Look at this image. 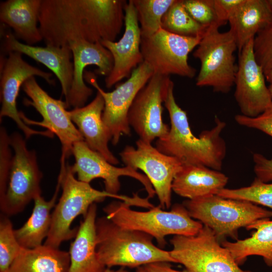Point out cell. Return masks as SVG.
I'll return each instance as SVG.
<instances>
[{"label": "cell", "mask_w": 272, "mask_h": 272, "mask_svg": "<svg viewBox=\"0 0 272 272\" xmlns=\"http://www.w3.org/2000/svg\"><path fill=\"white\" fill-rule=\"evenodd\" d=\"M22 88L31 99H25L24 104L33 107L41 115L42 120L30 119L19 111L21 118L27 125L41 126L56 135L61 144V158L67 159L72 155L74 144L84 141V139L71 119L65 101L51 97L40 86L34 77L27 80Z\"/></svg>", "instance_id": "13"}, {"label": "cell", "mask_w": 272, "mask_h": 272, "mask_svg": "<svg viewBox=\"0 0 272 272\" xmlns=\"http://www.w3.org/2000/svg\"><path fill=\"white\" fill-rule=\"evenodd\" d=\"M182 205L189 216L210 228L220 243L238 239V230L263 219H270L272 211L252 202L217 194L186 199Z\"/></svg>", "instance_id": "6"}, {"label": "cell", "mask_w": 272, "mask_h": 272, "mask_svg": "<svg viewBox=\"0 0 272 272\" xmlns=\"http://www.w3.org/2000/svg\"><path fill=\"white\" fill-rule=\"evenodd\" d=\"M170 76L154 74L147 84L140 91L131 105L127 120L139 137L149 143L166 136L170 127L162 117L164 103L169 83Z\"/></svg>", "instance_id": "15"}, {"label": "cell", "mask_w": 272, "mask_h": 272, "mask_svg": "<svg viewBox=\"0 0 272 272\" xmlns=\"http://www.w3.org/2000/svg\"><path fill=\"white\" fill-rule=\"evenodd\" d=\"M97 253L105 267L138 268L156 262L175 263L170 251L157 246L144 232L121 228L106 216L96 221Z\"/></svg>", "instance_id": "4"}, {"label": "cell", "mask_w": 272, "mask_h": 272, "mask_svg": "<svg viewBox=\"0 0 272 272\" xmlns=\"http://www.w3.org/2000/svg\"><path fill=\"white\" fill-rule=\"evenodd\" d=\"M175 0H131L137 13L142 37H149L161 28L162 18Z\"/></svg>", "instance_id": "30"}, {"label": "cell", "mask_w": 272, "mask_h": 272, "mask_svg": "<svg viewBox=\"0 0 272 272\" xmlns=\"http://www.w3.org/2000/svg\"><path fill=\"white\" fill-rule=\"evenodd\" d=\"M103 272H129V271L125 269V267H120L119 269L117 270H113V269H110V268L107 267Z\"/></svg>", "instance_id": "39"}, {"label": "cell", "mask_w": 272, "mask_h": 272, "mask_svg": "<svg viewBox=\"0 0 272 272\" xmlns=\"http://www.w3.org/2000/svg\"><path fill=\"white\" fill-rule=\"evenodd\" d=\"M97 210L96 203H93L80 222L75 240L70 245L69 272H103L106 268L97 253Z\"/></svg>", "instance_id": "23"}, {"label": "cell", "mask_w": 272, "mask_h": 272, "mask_svg": "<svg viewBox=\"0 0 272 272\" xmlns=\"http://www.w3.org/2000/svg\"><path fill=\"white\" fill-rule=\"evenodd\" d=\"M154 75L152 69L145 62L140 64L124 82L118 85L111 92L104 91L97 81L96 75L85 71L84 78L102 96L104 109L102 119L110 131L112 144L116 145L123 135H130L127 120L129 108L140 91Z\"/></svg>", "instance_id": "11"}, {"label": "cell", "mask_w": 272, "mask_h": 272, "mask_svg": "<svg viewBox=\"0 0 272 272\" xmlns=\"http://www.w3.org/2000/svg\"><path fill=\"white\" fill-rule=\"evenodd\" d=\"M119 155L125 166L144 172L158 197L159 206L163 210L169 209L171 206L172 182L183 163L141 139L136 141V148L126 146Z\"/></svg>", "instance_id": "12"}, {"label": "cell", "mask_w": 272, "mask_h": 272, "mask_svg": "<svg viewBox=\"0 0 272 272\" xmlns=\"http://www.w3.org/2000/svg\"><path fill=\"white\" fill-rule=\"evenodd\" d=\"M228 179L221 171L203 165L183 164L173 179L172 189L180 196L193 199L217 194L225 188Z\"/></svg>", "instance_id": "22"}, {"label": "cell", "mask_w": 272, "mask_h": 272, "mask_svg": "<svg viewBox=\"0 0 272 272\" xmlns=\"http://www.w3.org/2000/svg\"><path fill=\"white\" fill-rule=\"evenodd\" d=\"M124 32L117 42L102 41L101 43L111 53L114 64L105 78L106 87L111 88L124 78H129L144 62L141 50V32L134 6L129 0L125 7Z\"/></svg>", "instance_id": "18"}, {"label": "cell", "mask_w": 272, "mask_h": 272, "mask_svg": "<svg viewBox=\"0 0 272 272\" xmlns=\"http://www.w3.org/2000/svg\"><path fill=\"white\" fill-rule=\"evenodd\" d=\"M2 50L6 53L18 52L42 63L56 76L61 85V93L66 102L73 82V53L69 45L61 47L34 46L20 42L11 31L2 33Z\"/></svg>", "instance_id": "20"}, {"label": "cell", "mask_w": 272, "mask_h": 272, "mask_svg": "<svg viewBox=\"0 0 272 272\" xmlns=\"http://www.w3.org/2000/svg\"><path fill=\"white\" fill-rule=\"evenodd\" d=\"M69 252L44 244L23 248L8 270L3 272H69Z\"/></svg>", "instance_id": "28"}, {"label": "cell", "mask_w": 272, "mask_h": 272, "mask_svg": "<svg viewBox=\"0 0 272 272\" xmlns=\"http://www.w3.org/2000/svg\"><path fill=\"white\" fill-rule=\"evenodd\" d=\"M244 0H214L218 21L221 26L226 24Z\"/></svg>", "instance_id": "36"}, {"label": "cell", "mask_w": 272, "mask_h": 272, "mask_svg": "<svg viewBox=\"0 0 272 272\" xmlns=\"http://www.w3.org/2000/svg\"><path fill=\"white\" fill-rule=\"evenodd\" d=\"M253 170L256 178L264 182L272 181V159L259 153L253 155Z\"/></svg>", "instance_id": "37"}, {"label": "cell", "mask_w": 272, "mask_h": 272, "mask_svg": "<svg viewBox=\"0 0 272 272\" xmlns=\"http://www.w3.org/2000/svg\"><path fill=\"white\" fill-rule=\"evenodd\" d=\"M247 230H255L251 236L234 242L225 240L221 244L231 253L236 262L241 265L249 256L262 257L265 264L272 267V220L257 221L248 226Z\"/></svg>", "instance_id": "27"}, {"label": "cell", "mask_w": 272, "mask_h": 272, "mask_svg": "<svg viewBox=\"0 0 272 272\" xmlns=\"http://www.w3.org/2000/svg\"><path fill=\"white\" fill-rule=\"evenodd\" d=\"M74 175L66 161L60 159L58 178L60 181L62 193L52 212L50 231L43 244L45 245L59 248L63 242L75 238L78 228H71L74 220L80 215L85 217L93 203L102 201L107 197L124 201L131 207L150 209L155 206L147 196L141 197L138 193L128 196L99 190L90 183L76 179Z\"/></svg>", "instance_id": "3"}, {"label": "cell", "mask_w": 272, "mask_h": 272, "mask_svg": "<svg viewBox=\"0 0 272 272\" xmlns=\"http://www.w3.org/2000/svg\"><path fill=\"white\" fill-rule=\"evenodd\" d=\"M265 79L266 81L272 84V69L264 74Z\"/></svg>", "instance_id": "40"}, {"label": "cell", "mask_w": 272, "mask_h": 272, "mask_svg": "<svg viewBox=\"0 0 272 272\" xmlns=\"http://www.w3.org/2000/svg\"><path fill=\"white\" fill-rule=\"evenodd\" d=\"M125 0H41L39 28L46 45L72 41H115L125 18Z\"/></svg>", "instance_id": "1"}, {"label": "cell", "mask_w": 272, "mask_h": 272, "mask_svg": "<svg viewBox=\"0 0 272 272\" xmlns=\"http://www.w3.org/2000/svg\"><path fill=\"white\" fill-rule=\"evenodd\" d=\"M268 6L272 11V0H267Z\"/></svg>", "instance_id": "42"}, {"label": "cell", "mask_w": 272, "mask_h": 272, "mask_svg": "<svg viewBox=\"0 0 272 272\" xmlns=\"http://www.w3.org/2000/svg\"><path fill=\"white\" fill-rule=\"evenodd\" d=\"M41 0H7L0 4V20L14 35L32 45L43 40L37 26Z\"/></svg>", "instance_id": "24"}, {"label": "cell", "mask_w": 272, "mask_h": 272, "mask_svg": "<svg viewBox=\"0 0 272 272\" xmlns=\"http://www.w3.org/2000/svg\"><path fill=\"white\" fill-rule=\"evenodd\" d=\"M13 151L7 177L0 181V209L6 216L22 212L28 203L41 195L43 174L34 150L28 149L26 139L18 132L10 135Z\"/></svg>", "instance_id": "7"}, {"label": "cell", "mask_w": 272, "mask_h": 272, "mask_svg": "<svg viewBox=\"0 0 272 272\" xmlns=\"http://www.w3.org/2000/svg\"><path fill=\"white\" fill-rule=\"evenodd\" d=\"M170 262H156L145 265L147 272H188L185 269L183 270L175 269L172 267Z\"/></svg>", "instance_id": "38"}, {"label": "cell", "mask_w": 272, "mask_h": 272, "mask_svg": "<svg viewBox=\"0 0 272 272\" xmlns=\"http://www.w3.org/2000/svg\"><path fill=\"white\" fill-rule=\"evenodd\" d=\"M170 242L171 256L188 272H253L241 269L205 225L194 236L174 235Z\"/></svg>", "instance_id": "9"}, {"label": "cell", "mask_w": 272, "mask_h": 272, "mask_svg": "<svg viewBox=\"0 0 272 272\" xmlns=\"http://www.w3.org/2000/svg\"><path fill=\"white\" fill-rule=\"evenodd\" d=\"M23 248L16 238L11 220L3 214L0 220V272L8 270Z\"/></svg>", "instance_id": "32"}, {"label": "cell", "mask_w": 272, "mask_h": 272, "mask_svg": "<svg viewBox=\"0 0 272 272\" xmlns=\"http://www.w3.org/2000/svg\"><path fill=\"white\" fill-rule=\"evenodd\" d=\"M182 3L191 17L202 26L222 27L216 14L214 0H182Z\"/></svg>", "instance_id": "33"}, {"label": "cell", "mask_w": 272, "mask_h": 272, "mask_svg": "<svg viewBox=\"0 0 272 272\" xmlns=\"http://www.w3.org/2000/svg\"><path fill=\"white\" fill-rule=\"evenodd\" d=\"M217 194L225 198L248 201L266 207L272 211V181L266 183L255 178L248 186L234 189L224 188Z\"/></svg>", "instance_id": "31"}, {"label": "cell", "mask_w": 272, "mask_h": 272, "mask_svg": "<svg viewBox=\"0 0 272 272\" xmlns=\"http://www.w3.org/2000/svg\"><path fill=\"white\" fill-rule=\"evenodd\" d=\"M219 29L209 27L192 55L200 63L196 85L226 94L234 85L237 70L234 52L238 49L230 31L220 32Z\"/></svg>", "instance_id": "8"}, {"label": "cell", "mask_w": 272, "mask_h": 272, "mask_svg": "<svg viewBox=\"0 0 272 272\" xmlns=\"http://www.w3.org/2000/svg\"><path fill=\"white\" fill-rule=\"evenodd\" d=\"M271 21L267 0H244L228 21L238 51Z\"/></svg>", "instance_id": "25"}, {"label": "cell", "mask_w": 272, "mask_h": 272, "mask_svg": "<svg viewBox=\"0 0 272 272\" xmlns=\"http://www.w3.org/2000/svg\"><path fill=\"white\" fill-rule=\"evenodd\" d=\"M235 120L241 126L258 130L272 137V105L256 117L237 114Z\"/></svg>", "instance_id": "35"}, {"label": "cell", "mask_w": 272, "mask_h": 272, "mask_svg": "<svg viewBox=\"0 0 272 272\" xmlns=\"http://www.w3.org/2000/svg\"><path fill=\"white\" fill-rule=\"evenodd\" d=\"M73 57L74 72L73 82L67 100V108L81 107L93 94V90L85 82V69L88 65L97 67L96 72L100 75L109 76L114 64L110 52L101 42L91 43L83 40L69 43Z\"/></svg>", "instance_id": "19"}, {"label": "cell", "mask_w": 272, "mask_h": 272, "mask_svg": "<svg viewBox=\"0 0 272 272\" xmlns=\"http://www.w3.org/2000/svg\"><path fill=\"white\" fill-rule=\"evenodd\" d=\"M135 272H147L144 266H140L137 268Z\"/></svg>", "instance_id": "41"}, {"label": "cell", "mask_w": 272, "mask_h": 272, "mask_svg": "<svg viewBox=\"0 0 272 272\" xmlns=\"http://www.w3.org/2000/svg\"><path fill=\"white\" fill-rule=\"evenodd\" d=\"M268 88H269L270 94H271V97H272V84L269 85V86H268Z\"/></svg>", "instance_id": "43"}, {"label": "cell", "mask_w": 272, "mask_h": 272, "mask_svg": "<svg viewBox=\"0 0 272 272\" xmlns=\"http://www.w3.org/2000/svg\"><path fill=\"white\" fill-rule=\"evenodd\" d=\"M253 50L255 59L264 74L272 69V21L254 37Z\"/></svg>", "instance_id": "34"}, {"label": "cell", "mask_w": 272, "mask_h": 272, "mask_svg": "<svg viewBox=\"0 0 272 272\" xmlns=\"http://www.w3.org/2000/svg\"><path fill=\"white\" fill-rule=\"evenodd\" d=\"M161 28L170 33L186 37H201L209 28L194 20L185 9L182 0H175L164 15Z\"/></svg>", "instance_id": "29"}, {"label": "cell", "mask_w": 272, "mask_h": 272, "mask_svg": "<svg viewBox=\"0 0 272 272\" xmlns=\"http://www.w3.org/2000/svg\"><path fill=\"white\" fill-rule=\"evenodd\" d=\"M60 188V181L58 178L51 198L45 200L41 195L37 196L33 200L34 207L31 216L22 226L14 229L16 238L23 248L39 247L47 237L51 224L52 213L50 211L56 205Z\"/></svg>", "instance_id": "26"}, {"label": "cell", "mask_w": 272, "mask_h": 272, "mask_svg": "<svg viewBox=\"0 0 272 272\" xmlns=\"http://www.w3.org/2000/svg\"><path fill=\"white\" fill-rule=\"evenodd\" d=\"M253 40L239 51L234 82V98L241 114L249 117L259 115L272 105L264 72L255 59Z\"/></svg>", "instance_id": "16"}, {"label": "cell", "mask_w": 272, "mask_h": 272, "mask_svg": "<svg viewBox=\"0 0 272 272\" xmlns=\"http://www.w3.org/2000/svg\"><path fill=\"white\" fill-rule=\"evenodd\" d=\"M121 201H113L103 208L106 217L118 226L141 231L156 240L158 246L165 247L168 235L194 236L203 225L192 219L182 204L175 203L170 211L159 206L147 211H138Z\"/></svg>", "instance_id": "5"}, {"label": "cell", "mask_w": 272, "mask_h": 272, "mask_svg": "<svg viewBox=\"0 0 272 272\" xmlns=\"http://www.w3.org/2000/svg\"><path fill=\"white\" fill-rule=\"evenodd\" d=\"M72 155L74 157L75 163L71 166V170L81 181L90 183L94 179L101 178L104 181L105 191L118 194L121 188L120 177L128 176L143 185L148 198H153L156 194L152 185L144 174L128 166L116 167L99 153L91 149L84 141L74 144Z\"/></svg>", "instance_id": "17"}, {"label": "cell", "mask_w": 272, "mask_h": 272, "mask_svg": "<svg viewBox=\"0 0 272 272\" xmlns=\"http://www.w3.org/2000/svg\"><path fill=\"white\" fill-rule=\"evenodd\" d=\"M174 86L171 80L164 102L169 115L170 130L166 136L157 140L156 148L178 158L183 164L203 165L221 171L227 153L226 144L221 136L226 123L216 116L215 125L195 136L186 112L176 102Z\"/></svg>", "instance_id": "2"}, {"label": "cell", "mask_w": 272, "mask_h": 272, "mask_svg": "<svg viewBox=\"0 0 272 272\" xmlns=\"http://www.w3.org/2000/svg\"><path fill=\"white\" fill-rule=\"evenodd\" d=\"M201 38L178 35L161 28L151 36L142 37L141 50L144 61L150 65L154 74L192 79L196 70L188 63V57Z\"/></svg>", "instance_id": "10"}, {"label": "cell", "mask_w": 272, "mask_h": 272, "mask_svg": "<svg viewBox=\"0 0 272 272\" xmlns=\"http://www.w3.org/2000/svg\"><path fill=\"white\" fill-rule=\"evenodd\" d=\"M7 54V57L1 58V121L4 117L11 118L23 131L26 140L36 134L52 138L53 134L48 130L38 131L28 126L21 118L16 105L20 88L27 80L38 76L54 85L52 74L29 64L20 52H10Z\"/></svg>", "instance_id": "14"}, {"label": "cell", "mask_w": 272, "mask_h": 272, "mask_svg": "<svg viewBox=\"0 0 272 272\" xmlns=\"http://www.w3.org/2000/svg\"><path fill=\"white\" fill-rule=\"evenodd\" d=\"M104 109V99L97 92L90 103L68 110V113L88 146L115 165L119 161L109 148L111 136L102 119Z\"/></svg>", "instance_id": "21"}]
</instances>
